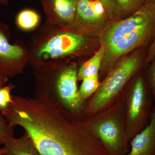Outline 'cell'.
<instances>
[{
    "mask_svg": "<svg viewBox=\"0 0 155 155\" xmlns=\"http://www.w3.org/2000/svg\"><path fill=\"white\" fill-rule=\"evenodd\" d=\"M4 145L5 155H41L32 140L25 131L21 137H12Z\"/></svg>",
    "mask_w": 155,
    "mask_h": 155,
    "instance_id": "cell-12",
    "label": "cell"
},
{
    "mask_svg": "<svg viewBox=\"0 0 155 155\" xmlns=\"http://www.w3.org/2000/svg\"><path fill=\"white\" fill-rule=\"evenodd\" d=\"M86 38L79 34L64 32L49 39L39 48L37 56L41 60H48L72 54L86 44Z\"/></svg>",
    "mask_w": 155,
    "mask_h": 155,
    "instance_id": "cell-7",
    "label": "cell"
},
{
    "mask_svg": "<svg viewBox=\"0 0 155 155\" xmlns=\"http://www.w3.org/2000/svg\"><path fill=\"white\" fill-rule=\"evenodd\" d=\"M35 145L41 155H108L101 143L81 128L55 127Z\"/></svg>",
    "mask_w": 155,
    "mask_h": 155,
    "instance_id": "cell-5",
    "label": "cell"
},
{
    "mask_svg": "<svg viewBox=\"0 0 155 155\" xmlns=\"http://www.w3.org/2000/svg\"><path fill=\"white\" fill-rule=\"evenodd\" d=\"M155 55L153 45L139 49L117 63L101 81L97 91L87 101L85 116L90 117L110 106L121 96L131 79L149 64Z\"/></svg>",
    "mask_w": 155,
    "mask_h": 155,
    "instance_id": "cell-3",
    "label": "cell"
},
{
    "mask_svg": "<svg viewBox=\"0 0 155 155\" xmlns=\"http://www.w3.org/2000/svg\"><path fill=\"white\" fill-rule=\"evenodd\" d=\"M75 64L39 65L35 68V97L45 101L72 122L80 125L85 118L86 103L81 101Z\"/></svg>",
    "mask_w": 155,
    "mask_h": 155,
    "instance_id": "cell-2",
    "label": "cell"
},
{
    "mask_svg": "<svg viewBox=\"0 0 155 155\" xmlns=\"http://www.w3.org/2000/svg\"><path fill=\"white\" fill-rule=\"evenodd\" d=\"M14 127L10 125L5 116L0 112V145H4L14 137Z\"/></svg>",
    "mask_w": 155,
    "mask_h": 155,
    "instance_id": "cell-17",
    "label": "cell"
},
{
    "mask_svg": "<svg viewBox=\"0 0 155 155\" xmlns=\"http://www.w3.org/2000/svg\"><path fill=\"white\" fill-rule=\"evenodd\" d=\"M82 81V83L78 89V95L81 102L86 103L99 87L101 84L99 74L97 73L85 78Z\"/></svg>",
    "mask_w": 155,
    "mask_h": 155,
    "instance_id": "cell-14",
    "label": "cell"
},
{
    "mask_svg": "<svg viewBox=\"0 0 155 155\" xmlns=\"http://www.w3.org/2000/svg\"><path fill=\"white\" fill-rule=\"evenodd\" d=\"M151 64L147 65L146 71L144 73L145 77L147 83L155 103V55L153 60L151 61Z\"/></svg>",
    "mask_w": 155,
    "mask_h": 155,
    "instance_id": "cell-19",
    "label": "cell"
},
{
    "mask_svg": "<svg viewBox=\"0 0 155 155\" xmlns=\"http://www.w3.org/2000/svg\"><path fill=\"white\" fill-rule=\"evenodd\" d=\"M109 18L102 4L94 0H79L75 22L85 24L101 23Z\"/></svg>",
    "mask_w": 155,
    "mask_h": 155,
    "instance_id": "cell-11",
    "label": "cell"
},
{
    "mask_svg": "<svg viewBox=\"0 0 155 155\" xmlns=\"http://www.w3.org/2000/svg\"><path fill=\"white\" fill-rule=\"evenodd\" d=\"M8 81V77L7 75L0 73V88L5 86V84Z\"/></svg>",
    "mask_w": 155,
    "mask_h": 155,
    "instance_id": "cell-21",
    "label": "cell"
},
{
    "mask_svg": "<svg viewBox=\"0 0 155 155\" xmlns=\"http://www.w3.org/2000/svg\"><path fill=\"white\" fill-rule=\"evenodd\" d=\"M118 18L127 17L144 5L145 0H116Z\"/></svg>",
    "mask_w": 155,
    "mask_h": 155,
    "instance_id": "cell-16",
    "label": "cell"
},
{
    "mask_svg": "<svg viewBox=\"0 0 155 155\" xmlns=\"http://www.w3.org/2000/svg\"><path fill=\"white\" fill-rule=\"evenodd\" d=\"M102 4L108 17L112 20L118 19V7L116 0H94Z\"/></svg>",
    "mask_w": 155,
    "mask_h": 155,
    "instance_id": "cell-20",
    "label": "cell"
},
{
    "mask_svg": "<svg viewBox=\"0 0 155 155\" xmlns=\"http://www.w3.org/2000/svg\"><path fill=\"white\" fill-rule=\"evenodd\" d=\"M130 146L126 155H155V106L149 124L131 140Z\"/></svg>",
    "mask_w": 155,
    "mask_h": 155,
    "instance_id": "cell-9",
    "label": "cell"
},
{
    "mask_svg": "<svg viewBox=\"0 0 155 155\" xmlns=\"http://www.w3.org/2000/svg\"><path fill=\"white\" fill-rule=\"evenodd\" d=\"M5 152V150L4 147L0 149V155H5L4 153Z\"/></svg>",
    "mask_w": 155,
    "mask_h": 155,
    "instance_id": "cell-23",
    "label": "cell"
},
{
    "mask_svg": "<svg viewBox=\"0 0 155 155\" xmlns=\"http://www.w3.org/2000/svg\"><path fill=\"white\" fill-rule=\"evenodd\" d=\"M9 34L8 26L0 22V73L13 77L22 72L24 52L18 45L10 43Z\"/></svg>",
    "mask_w": 155,
    "mask_h": 155,
    "instance_id": "cell-8",
    "label": "cell"
},
{
    "mask_svg": "<svg viewBox=\"0 0 155 155\" xmlns=\"http://www.w3.org/2000/svg\"><path fill=\"white\" fill-rule=\"evenodd\" d=\"M79 0H41L46 13L50 19L67 23L75 21Z\"/></svg>",
    "mask_w": 155,
    "mask_h": 155,
    "instance_id": "cell-10",
    "label": "cell"
},
{
    "mask_svg": "<svg viewBox=\"0 0 155 155\" xmlns=\"http://www.w3.org/2000/svg\"><path fill=\"white\" fill-rule=\"evenodd\" d=\"M122 94L110 106L86 117L80 124L101 143L108 155H126L130 150Z\"/></svg>",
    "mask_w": 155,
    "mask_h": 155,
    "instance_id": "cell-4",
    "label": "cell"
},
{
    "mask_svg": "<svg viewBox=\"0 0 155 155\" xmlns=\"http://www.w3.org/2000/svg\"><path fill=\"white\" fill-rule=\"evenodd\" d=\"M155 0H145L146 3L150 2H153Z\"/></svg>",
    "mask_w": 155,
    "mask_h": 155,
    "instance_id": "cell-24",
    "label": "cell"
},
{
    "mask_svg": "<svg viewBox=\"0 0 155 155\" xmlns=\"http://www.w3.org/2000/svg\"><path fill=\"white\" fill-rule=\"evenodd\" d=\"M105 55L104 48L102 46L94 55L82 63L78 69V80H82L85 78L99 73Z\"/></svg>",
    "mask_w": 155,
    "mask_h": 155,
    "instance_id": "cell-13",
    "label": "cell"
},
{
    "mask_svg": "<svg viewBox=\"0 0 155 155\" xmlns=\"http://www.w3.org/2000/svg\"><path fill=\"white\" fill-rule=\"evenodd\" d=\"M9 0H0V4L3 5H7Z\"/></svg>",
    "mask_w": 155,
    "mask_h": 155,
    "instance_id": "cell-22",
    "label": "cell"
},
{
    "mask_svg": "<svg viewBox=\"0 0 155 155\" xmlns=\"http://www.w3.org/2000/svg\"><path fill=\"white\" fill-rule=\"evenodd\" d=\"M122 97L126 133L130 143L149 124L154 107L153 98L142 71L131 79Z\"/></svg>",
    "mask_w": 155,
    "mask_h": 155,
    "instance_id": "cell-6",
    "label": "cell"
},
{
    "mask_svg": "<svg viewBox=\"0 0 155 155\" xmlns=\"http://www.w3.org/2000/svg\"><path fill=\"white\" fill-rule=\"evenodd\" d=\"M100 41L105 55L99 73L101 81L116 65L119 58L155 42V1L146 3L135 13L114 22Z\"/></svg>",
    "mask_w": 155,
    "mask_h": 155,
    "instance_id": "cell-1",
    "label": "cell"
},
{
    "mask_svg": "<svg viewBox=\"0 0 155 155\" xmlns=\"http://www.w3.org/2000/svg\"><path fill=\"white\" fill-rule=\"evenodd\" d=\"M15 86L11 82L0 88V112L3 114L5 112L12 101L11 91Z\"/></svg>",
    "mask_w": 155,
    "mask_h": 155,
    "instance_id": "cell-18",
    "label": "cell"
},
{
    "mask_svg": "<svg viewBox=\"0 0 155 155\" xmlns=\"http://www.w3.org/2000/svg\"><path fill=\"white\" fill-rule=\"evenodd\" d=\"M40 17L35 11L31 9H24L17 15L16 23L21 29L30 30L37 26Z\"/></svg>",
    "mask_w": 155,
    "mask_h": 155,
    "instance_id": "cell-15",
    "label": "cell"
}]
</instances>
